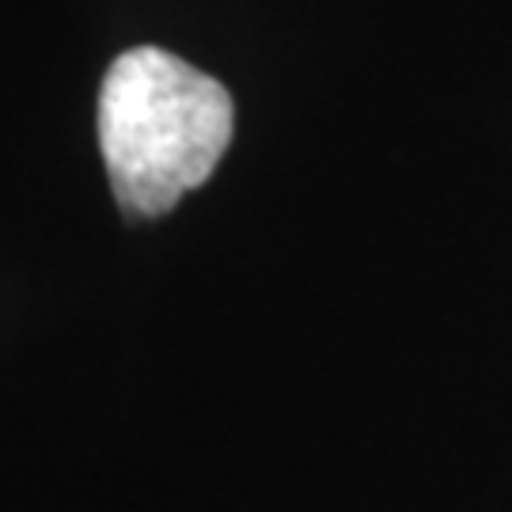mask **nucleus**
<instances>
[{
    "instance_id": "obj_1",
    "label": "nucleus",
    "mask_w": 512,
    "mask_h": 512,
    "mask_svg": "<svg viewBox=\"0 0 512 512\" xmlns=\"http://www.w3.org/2000/svg\"><path fill=\"white\" fill-rule=\"evenodd\" d=\"M228 88L183 57L137 46L114 57L99 88V148L126 217H164L209 183L232 145Z\"/></svg>"
}]
</instances>
